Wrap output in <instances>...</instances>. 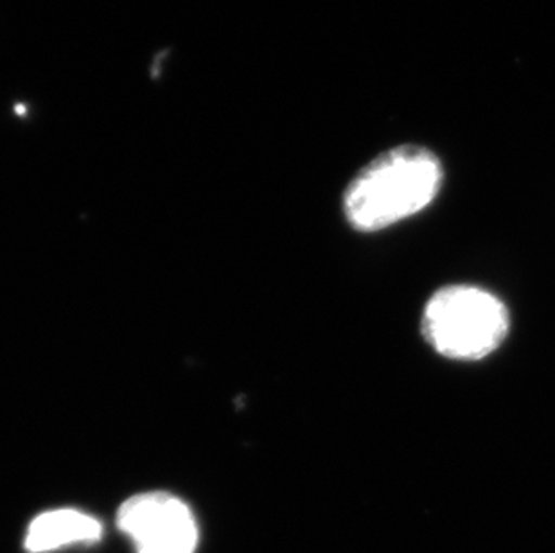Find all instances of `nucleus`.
<instances>
[{"mask_svg":"<svg viewBox=\"0 0 555 553\" xmlns=\"http://www.w3.org/2000/svg\"><path fill=\"white\" fill-rule=\"evenodd\" d=\"M103 536L100 519L74 509L43 512L33 519L24 538L29 553H49L73 544H92Z\"/></svg>","mask_w":555,"mask_h":553,"instance_id":"nucleus-4","label":"nucleus"},{"mask_svg":"<svg viewBox=\"0 0 555 553\" xmlns=\"http://www.w3.org/2000/svg\"><path fill=\"white\" fill-rule=\"evenodd\" d=\"M442 167L425 147L401 146L372 160L347 188V220L360 232H377L428 207L439 193Z\"/></svg>","mask_w":555,"mask_h":553,"instance_id":"nucleus-1","label":"nucleus"},{"mask_svg":"<svg viewBox=\"0 0 555 553\" xmlns=\"http://www.w3.org/2000/svg\"><path fill=\"white\" fill-rule=\"evenodd\" d=\"M507 333V309L480 287H442L423 314L426 342L451 360H482L500 347Z\"/></svg>","mask_w":555,"mask_h":553,"instance_id":"nucleus-2","label":"nucleus"},{"mask_svg":"<svg viewBox=\"0 0 555 553\" xmlns=\"http://www.w3.org/2000/svg\"><path fill=\"white\" fill-rule=\"evenodd\" d=\"M117 527L135 544L137 553H194L198 546L193 512L168 492L128 498L117 512Z\"/></svg>","mask_w":555,"mask_h":553,"instance_id":"nucleus-3","label":"nucleus"}]
</instances>
